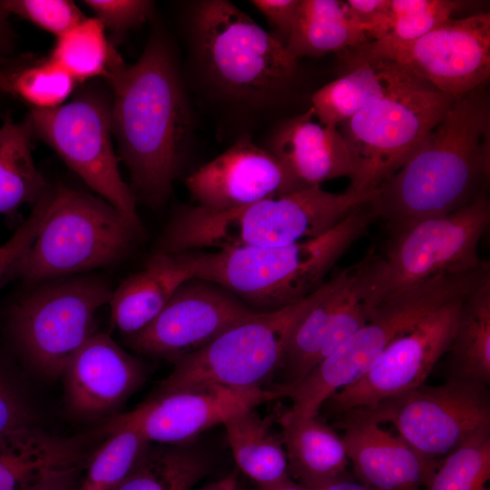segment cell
I'll return each instance as SVG.
<instances>
[{
	"mask_svg": "<svg viewBox=\"0 0 490 490\" xmlns=\"http://www.w3.org/2000/svg\"><path fill=\"white\" fill-rule=\"evenodd\" d=\"M318 295V289L295 304L256 312L202 348L174 360L172 371L152 394L196 385L261 387L278 369L295 326Z\"/></svg>",
	"mask_w": 490,
	"mask_h": 490,
	"instance_id": "11",
	"label": "cell"
},
{
	"mask_svg": "<svg viewBox=\"0 0 490 490\" xmlns=\"http://www.w3.org/2000/svg\"><path fill=\"white\" fill-rule=\"evenodd\" d=\"M10 15L24 18L56 37L85 16L68 0H2Z\"/></svg>",
	"mask_w": 490,
	"mask_h": 490,
	"instance_id": "37",
	"label": "cell"
},
{
	"mask_svg": "<svg viewBox=\"0 0 490 490\" xmlns=\"http://www.w3.org/2000/svg\"><path fill=\"white\" fill-rule=\"evenodd\" d=\"M281 397L272 387L196 385L152 394L135 409L109 419L137 428L150 444L180 446L242 411Z\"/></svg>",
	"mask_w": 490,
	"mask_h": 490,
	"instance_id": "18",
	"label": "cell"
},
{
	"mask_svg": "<svg viewBox=\"0 0 490 490\" xmlns=\"http://www.w3.org/2000/svg\"><path fill=\"white\" fill-rule=\"evenodd\" d=\"M370 41L345 1L299 0L295 23L286 44L295 57L338 54Z\"/></svg>",
	"mask_w": 490,
	"mask_h": 490,
	"instance_id": "27",
	"label": "cell"
},
{
	"mask_svg": "<svg viewBox=\"0 0 490 490\" xmlns=\"http://www.w3.org/2000/svg\"><path fill=\"white\" fill-rule=\"evenodd\" d=\"M337 54L341 73L367 60L387 59L457 99L489 78L490 14L449 18L410 42L372 40Z\"/></svg>",
	"mask_w": 490,
	"mask_h": 490,
	"instance_id": "14",
	"label": "cell"
},
{
	"mask_svg": "<svg viewBox=\"0 0 490 490\" xmlns=\"http://www.w3.org/2000/svg\"><path fill=\"white\" fill-rule=\"evenodd\" d=\"M33 135L28 117L20 122L6 120L0 126V214L34 205L47 190L34 162Z\"/></svg>",
	"mask_w": 490,
	"mask_h": 490,
	"instance_id": "30",
	"label": "cell"
},
{
	"mask_svg": "<svg viewBox=\"0 0 490 490\" xmlns=\"http://www.w3.org/2000/svg\"><path fill=\"white\" fill-rule=\"evenodd\" d=\"M102 428L106 436L93 451L77 490H114L150 444L130 425L107 419Z\"/></svg>",
	"mask_w": 490,
	"mask_h": 490,
	"instance_id": "33",
	"label": "cell"
},
{
	"mask_svg": "<svg viewBox=\"0 0 490 490\" xmlns=\"http://www.w3.org/2000/svg\"><path fill=\"white\" fill-rule=\"evenodd\" d=\"M33 133L53 148L98 196L141 228L135 196L113 146L111 93L88 86L51 110H31Z\"/></svg>",
	"mask_w": 490,
	"mask_h": 490,
	"instance_id": "12",
	"label": "cell"
},
{
	"mask_svg": "<svg viewBox=\"0 0 490 490\" xmlns=\"http://www.w3.org/2000/svg\"><path fill=\"white\" fill-rule=\"evenodd\" d=\"M317 490H375L354 478V476L342 478L329 483Z\"/></svg>",
	"mask_w": 490,
	"mask_h": 490,
	"instance_id": "44",
	"label": "cell"
},
{
	"mask_svg": "<svg viewBox=\"0 0 490 490\" xmlns=\"http://www.w3.org/2000/svg\"><path fill=\"white\" fill-rule=\"evenodd\" d=\"M375 193H334L314 185L230 210L187 205L172 215L156 252L289 245L329 231Z\"/></svg>",
	"mask_w": 490,
	"mask_h": 490,
	"instance_id": "3",
	"label": "cell"
},
{
	"mask_svg": "<svg viewBox=\"0 0 490 490\" xmlns=\"http://www.w3.org/2000/svg\"><path fill=\"white\" fill-rule=\"evenodd\" d=\"M338 417L355 479L375 490L424 489L439 460L423 456L382 425L348 414Z\"/></svg>",
	"mask_w": 490,
	"mask_h": 490,
	"instance_id": "22",
	"label": "cell"
},
{
	"mask_svg": "<svg viewBox=\"0 0 490 490\" xmlns=\"http://www.w3.org/2000/svg\"><path fill=\"white\" fill-rule=\"evenodd\" d=\"M191 278V270L177 254L155 252L142 270L113 290L109 302L112 323L125 337L142 330Z\"/></svg>",
	"mask_w": 490,
	"mask_h": 490,
	"instance_id": "26",
	"label": "cell"
},
{
	"mask_svg": "<svg viewBox=\"0 0 490 490\" xmlns=\"http://www.w3.org/2000/svg\"><path fill=\"white\" fill-rule=\"evenodd\" d=\"M77 83L49 56L8 57L0 62V90L31 107L51 110L64 104Z\"/></svg>",
	"mask_w": 490,
	"mask_h": 490,
	"instance_id": "32",
	"label": "cell"
},
{
	"mask_svg": "<svg viewBox=\"0 0 490 490\" xmlns=\"http://www.w3.org/2000/svg\"><path fill=\"white\" fill-rule=\"evenodd\" d=\"M10 14L0 0V62L10 57L14 46V32L9 21Z\"/></svg>",
	"mask_w": 490,
	"mask_h": 490,
	"instance_id": "43",
	"label": "cell"
},
{
	"mask_svg": "<svg viewBox=\"0 0 490 490\" xmlns=\"http://www.w3.org/2000/svg\"><path fill=\"white\" fill-rule=\"evenodd\" d=\"M185 183L198 206L214 211L250 205L308 187L248 134L191 173Z\"/></svg>",
	"mask_w": 490,
	"mask_h": 490,
	"instance_id": "19",
	"label": "cell"
},
{
	"mask_svg": "<svg viewBox=\"0 0 490 490\" xmlns=\"http://www.w3.org/2000/svg\"><path fill=\"white\" fill-rule=\"evenodd\" d=\"M456 99L436 90H417L376 102L342 122L341 133L353 163L346 191L368 193L397 172Z\"/></svg>",
	"mask_w": 490,
	"mask_h": 490,
	"instance_id": "13",
	"label": "cell"
},
{
	"mask_svg": "<svg viewBox=\"0 0 490 490\" xmlns=\"http://www.w3.org/2000/svg\"><path fill=\"white\" fill-rule=\"evenodd\" d=\"M197 490H240V487L236 474H230Z\"/></svg>",
	"mask_w": 490,
	"mask_h": 490,
	"instance_id": "45",
	"label": "cell"
},
{
	"mask_svg": "<svg viewBox=\"0 0 490 490\" xmlns=\"http://www.w3.org/2000/svg\"><path fill=\"white\" fill-rule=\"evenodd\" d=\"M447 378L490 383V279L461 302L446 352Z\"/></svg>",
	"mask_w": 490,
	"mask_h": 490,
	"instance_id": "28",
	"label": "cell"
},
{
	"mask_svg": "<svg viewBox=\"0 0 490 490\" xmlns=\"http://www.w3.org/2000/svg\"><path fill=\"white\" fill-rule=\"evenodd\" d=\"M207 470L206 458L188 444H149L114 490H191Z\"/></svg>",
	"mask_w": 490,
	"mask_h": 490,
	"instance_id": "31",
	"label": "cell"
},
{
	"mask_svg": "<svg viewBox=\"0 0 490 490\" xmlns=\"http://www.w3.org/2000/svg\"><path fill=\"white\" fill-rule=\"evenodd\" d=\"M417 90L436 89L396 62L377 58L323 85L313 93L310 107L321 124L338 127L376 102Z\"/></svg>",
	"mask_w": 490,
	"mask_h": 490,
	"instance_id": "24",
	"label": "cell"
},
{
	"mask_svg": "<svg viewBox=\"0 0 490 490\" xmlns=\"http://www.w3.org/2000/svg\"><path fill=\"white\" fill-rule=\"evenodd\" d=\"M62 376L70 413L85 420H107L142 384L145 370L109 335L96 332L73 356Z\"/></svg>",
	"mask_w": 490,
	"mask_h": 490,
	"instance_id": "21",
	"label": "cell"
},
{
	"mask_svg": "<svg viewBox=\"0 0 490 490\" xmlns=\"http://www.w3.org/2000/svg\"><path fill=\"white\" fill-rule=\"evenodd\" d=\"M141 230L100 196L64 185L48 189L43 225L11 275L42 283L111 265Z\"/></svg>",
	"mask_w": 490,
	"mask_h": 490,
	"instance_id": "7",
	"label": "cell"
},
{
	"mask_svg": "<svg viewBox=\"0 0 490 490\" xmlns=\"http://www.w3.org/2000/svg\"><path fill=\"white\" fill-rule=\"evenodd\" d=\"M83 4L117 39L143 24L153 7V3L147 0H84Z\"/></svg>",
	"mask_w": 490,
	"mask_h": 490,
	"instance_id": "38",
	"label": "cell"
},
{
	"mask_svg": "<svg viewBox=\"0 0 490 490\" xmlns=\"http://www.w3.org/2000/svg\"><path fill=\"white\" fill-rule=\"evenodd\" d=\"M104 438L61 436L29 425L0 436V490H77L84 467Z\"/></svg>",
	"mask_w": 490,
	"mask_h": 490,
	"instance_id": "20",
	"label": "cell"
},
{
	"mask_svg": "<svg viewBox=\"0 0 490 490\" xmlns=\"http://www.w3.org/2000/svg\"><path fill=\"white\" fill-rule=\"evenodd\" d=\"M48 206V191H46L33 207L27 219L15 232L0 245V284L11 273L34 241L43 225Z\"/></svg>",
	"mask_w": 490,
	"mask_h": 490,
	"instance_id": "39",
	"label": "cell"
},
{
	"mask_svg": "<svg viewBox=\"0 0 490 490\" xmlns=\"http://www.w3.org/2000/svg\"><path fill=\"white\" fill-rule=\"evenodd\" d=\"M489 223L486 194L463 209L389 235L382 254L384 299L424 280L485 265L487 261L480 258L478 246Z\"/></svg>",
	"mask_w": 490,
	"mask_h": 490,
	"instance_id": "15",
	"label": "cell"
},
{
	"mask_svg": "<svg viewBox=\"0 0 490 490\" xmlns=\"http://www.w3.org/2000/svg\"><path fill=\"white\" fill-rule=\"evenodd\" d=\"M345 414L391 425L415 450L434 460L490 436L488 386L462 379L447 378L437 386L423 384Z\"/></svg>",
	"mask_w": 490,
	"mask_h": 490,
	"instance_id": "10",
	"label": "cell"
},
{
	"mask_svg": "<svg viewBox=\"0 0 490 490\" xmlns=\"http://www.w3.org/2000/svg\"><path fill=\"white\" fill-rule=\"evenodd\" d=\"M32 414L17 386L0 366V436L33 425Z\"/></svg>",
	"mask_w": 490,
	"mask_h": 490,
	"instance_id": "40",
	"label": "cell"
},
{
	"mask_svg": "<svg viewBox=\"0 0 490 490\" xmlns=\"http://www.w3.org/2000/svg\"><path fill=\"white\" fill-rule=\"evenodd\" d=\"M490 436L439 460L423 490H490Z\"/></svg>",
	"mask_w": 490,
	"mask_h": 490,
	"instance_id": "36",
	"label": "cell"
},
{
	"mask_svg": "<svg viewBox=\"0 0 490 490\" xmlns=\"http://www.w3.org/2000/svg\"><path fill=\"white\" fill-rule=\"evenodd\" d=\"M299 0H253L251 4L260 12L286 45L291 34Z\"/></svg>",
	"mask_w": 490,
	"mask_h": 490,
	"instance_id": "41",
	"label": "cell"
},
{
	"mask_svg": "<svg viewBox=\"0 0 490 490\" xmlns=\"http://www.w3.org/2000/svg\"><path fill=\"white\" fill-rule=\"evenodd\" d=\"M464 298L445 304L394 340L359 380L335 392L321 408L339 416L425 384L448 350Z\"/></svg>",
	"mask_w": 490,
	"mask_h": 490,
	"instance_id": "16",
	"label": "cell"
},
{
	"mask_svg": "<svg viewBox=\"0 0 490 490\" xmlns=\"http://www.w3.org/2000/svg\"><path fill=\"white\" fill-rule=\"evenodd\" d=\"M489 173L490 103L483 84L452 103L413 155L379 185L368 207L394 235L486 195Z\"/></svg>",
	"mask_w": 490,
	"mask_h": 490,
	"instance_id": "2",
	"label": "cell"
},
{
	"mask_svg": "<svg viewBox=\"0 0 490 490\" xmlns=\"http://www.w3.org/2000/svg\"><path fill=\"white\" fill-rule=\"evenodd\" d=\"M115 50L103 24L84 17L56 37L49 57L78 83L103 78Z\"/></svg>",
	"mask_w": 490,
	"mask_h": 490,
	"instance_id": "34",
	"label": "cell"
},
{
	"mask_svg": "<svg viewBox=\"0 0 490 490\" xmlns=\"http://www.w3.org/2000/svg\"><path fill=\"white\" fill-rule=\"evenodd\" d=\"M345 2L354 19L367 33L382 14L387 0H348Z\"/></svg>",
	"mask_w": 490,
	"mask_h": 490,
	"instance_id": "42",
	"label": "cell"
},
{
	"mask_svg": "<svg viewBox=\"0 0 490 490\" xmlns=\"http://www.w3.org/2000/svg\"><path fill=\"white\" fill-rule=\"evenodd\" d=\"M279 423L288 472L293 481L317 490L353 476L341 436L318 415L308 417L289 409L280 415Z\"/></svg>",
	"mask_w": 490,
	"mask_h": 490,
	"instance_id": "25",
	"label": "cell"
},
{
	"mask_svg": "<svg viewBox=\"0 0 490 490\" xmlns=\"http://www.w3.org/2000/svg\"><path fill=\"white\" fill-rule=\"evenodd\" d=\"M13 308L10 328L25 360L40 374L56 378L96 331L97 311L113 290L103 280L64 277L47 280Z\"/></svg>",
	"mask_w": 490,
	"mask_h": 490,
	"instance_id": "8",
	"label": "cell"
},
{
	"mask_svg": "<svg viewBox=\"0 0 490 490\" xmlns=\"http://www.w3.org/2000/svg\"><path fill=\"white\" fill-rule=\"evenodd\" d=\"M464 4L454 0H387L368 34L371 41L410 42L452 18Z\"/></svg>",
	"mask_w": 490,
	"mask_h": 490,
	"instance_id": "35",
	"label": "cell"
},
{
	"mask_svg": "<svg viewBox=\"0 0 490 490\" xmlns=\"http://www.w3.org/2000/svg\"><path fill=\"white\" fill-rule=\"evenodd\" d=\"M374 220L366 203L329 231L289 245L177 255L193 277L225 288L256 312L274 311L319 289L328 273Z\"/></svg>",
	"mask_w": 490,
	"mask_h": 490,
	"instance_id": "4",
	"label": "cell"
},
{
	"mask_svg": "<svg viewBox=\"0 0 490 490\" xmlns=\"http://www.w3.org/2000/svg\"><path fill=\"white\" fill-rule=\"evenodd\" d=\"M223 425L238 467L259 486L289 477L280 436H275L267 419L254 408L233 416Z\"/></svg>",
	"mask_w": 490,
	"mask_h": 490,
	"instance_id": "29",
	"label": "cell"
},
{
	"mask_svg": "<svg viewBox=\"0 0 490 490\" xmlns=\"http://www.w3.org/2000/svg\"><path fill=\"white\" fill-rule=\"evenodd\" d=\"M489 268L485 263L390 294L364 326L301 380L275 389L291 400V411L308 417L318 416L330 396L359 380L394 340L413 329L428 314L466 297L490 279Z\"/></svg>",
	"mask_w": 490,
	"mask_h": 490,
	"instance_id": "6",
	"label": "cell"
},
{
	"mask_svg": "<svg viewBox=\"0 0 490 490\" xmlns=\"http://www.w3.org/2000/svg\"><path fill=\"white\" fill-rule=\"evenodd\" d=\"M259 490H310L308 489L295 481H293L290 477L279 482L277 484L266 485V486H259Z\"/></svg>",
	"mask_w": 490,
	"mask_h": 490,
	"instance_id": "46",
	"label": "cell"
},
{
	"mask_svg": "<svg viewBox=\"0 0 490 490\" xmlns=\"http://www.w3.org/2000/svg\"><path fill=\"white\" fill-rule=\"evenodd\" d=\"M190 25L200 72L232 104L267 109L296 74L298 59L286 45L230 2L195 3Z\"/></svg>",
	"mask_w": 490,
	"mask_h": 490,
	"instance_id": "5",
	"label": "cell"
},
{
	"mask_svg": "<svg viewBox=\"0 0 490 490\" xmlns=\"http://www.w3.org/2000/svg\"><path fill=\"white\" fill-rule=\"evenodd\" d=\"M383 273V256L372 248L325 281L291 333L272 376L276 380L272 387L301 380L370 319L384 299Z\"/></svg>",
	"mask_w": 490,
	"mask_h": 490,
	"instance_id": "9",
	"label": "cell"
},
{
	"mask_svg": "<svg viewBox=\"0 0 490 490\" xmlns=\"http://www.w3.org/2000/svg\"><path fill=\"white\" fill-rule=\"evenodd\" d=\"M104 80L112 97L113 134L129 170L131 190L160 207L169 198L191 131L188 100L171 48L153 35L127 64L115 50Z\"/></svg>",
	"mask_w": 490,
	"mask_h": 490,
	"instance_id": "1",
	"label": "cell"
},
{
	"mask_svg": "<svg viewBox=\"0 0 490 490\" xmlns=\"http://www.w3.org/2000/svg\"><path fill=\"white\" fill-rule=\"evenodd\" d=\"M254 313L225 288L193 277L176 290L149 325L126 340L141 354L173 362L207 346Z\"/></svg>",
	"mask_w": 490,
	"mask_h": 490,
	"instance_id": "17",
	"label": "cell"
},
{
	"mask_svg": "<svg viewBox=\"0 0 490 490\" xmlns=\"http://www.w3.org/2000/svg\"><path fill=\"white\" fill-rule=\"evenodd\" d=\"M311 107L283 121L274 131L269 150L306 186L353 175L354 168L338 127L314 120Z\"/></svg>",
	"mask_w": 490,
	"mask_h": 490,
	"instance_id": "23",
	"label": "cell"
}]
</instances>
